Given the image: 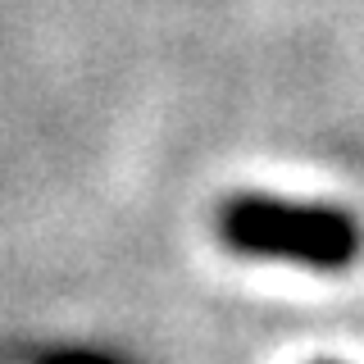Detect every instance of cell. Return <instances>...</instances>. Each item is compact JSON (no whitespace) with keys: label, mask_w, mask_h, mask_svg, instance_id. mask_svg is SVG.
I'll list each match as a JSON object with an SVG mask.
<instances>
[{"label":"cell","mask_w":364,"mask_h":364,"mask_svg":"<svg viewBox=\"0 0 364 364\" xmlns=\"http://www.w3.org/2000/svg\"><path fill=\"white\" fill-rule=\"evenodd\" d=\"M228 242L255 250V255H282L314 269H341L360 246V232L346 214L318 210V205H282V200H237L228 210Z\"/></svg>","instance_id":"cell-1"}]
</instances>
